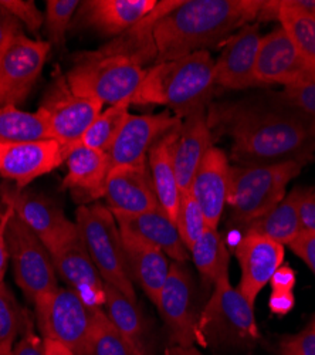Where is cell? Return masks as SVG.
<instances>
[{
  "label": "cell",
  "mask_w": 315,
  "mask_h": 355,
  "mask_svg": "<svg viewBox=\"0 0 315 355\" xmlns=\"http://www.w3.org/2000/svg\"><path fill=\"white\" fill-rule=\"evenodd\" d=\"M67 175L63 188L80 202H90L104 196L107 176L111 169L109 155L78 144L66 154Z\"/></svg>",
  "instance_id": "obj_25"
},
{
  "label": "cell",
  "mask_w": 315,
  "mask_h": 355,
  "mask_svg": "<svg viewBox=\"0 0 315 355\" xmlns=\"http://www.w3.org/2000/svg\"><path fill=\"white\" fill-rule=\"evenodd\" d=\"M269 306L274 314H289L296 306L294 293L273 290L271 295H270Z\"/></svg>",
  "instance_id": "obj_45"
},
{
  "label": "cell",
  "mask_w": 315,
  "mask_h": 355,
  "mask_svg": "<svg viewBox=\"0 0 315 355\" xmlns=\"http://www.w3.org/2000/svg\"><path fill=\"white\" fill-rule=\"evenodd\" d=\"M44 341V352L46 355H75L69 347L62 343H57L54 340L43 338Z\"/></svg>",
  "instance_id": "obj_48"
},
{
  "label": "cell",
  "mask_w": 315,
  "mask_h": 355,
  "mask_svg": "<svg viewBox=\"0 0 315 355\" xmlns=\"http://www.w3.org/2000/svg\"><path fill=\"white\" fill-rule=\"evenodd\" d=\"M266 16L277 19L294 43L309 71H315V17L296 8L291 0H273L266 5Z\"/></svg>",
  "instance_id": "obj_29"
},
{
  "label": "cell",
  "mask_w": 315,
  "mask_h": 355,
  "mask_svg": "<svg viewBox=\"0 0 315 355\" xmlns=\"http://www.w3.org/2000/svg\"><path fill=\"white\" fill-rule=\"evenodd\" d=\"M156 5V0H85L80 3L71 26L91 28L104 36H121Z\"/></svg>",
  "instance_id": "obj_20"
},
{
  "label": "cell",
  "mask_w": 315,
  "mask_h": 355,
  "mask_svg": "<svg viewBox=\"0 0 315 355\" xmlns=\"http://www.w3.org/2000/svg\"><path fill=\"white\" fill-rule=\"evenodd\" d=\"M262 37L259 26L247 24L220 44L222 53L215 60L216 85L228 90L260 87L255 80V60Z\"/></svg>",
  "instance_id": "obj_17"
},
{
  "label": "cell",
  "mask_w": 315,
  "mask_h": 355,
  "mask_svg": "<svg viewBox=\"0 0 315 355\" xmlns=\"http://www.w3.org/2000/svg\"><path fill=\"white\" fill-rule=\"evenodd\" d=\"M66 159L55 139L23 144H0V176L24 189L37 178L59 168Z\"/></svg>",
  "instance_id": "obj_16"
},
{
  "label": "cell",
  "mask_w": 315,
  "mask_h": 355,
  "mask_svg": "<svg viewBox=\"0 0 315 355\" xmlns=\"http://www.w3.org/2000/svg\"><path fill=\"white\" fill-rule=\"evenodd\" d=\"M271 288L278 291H293L296 286V272L290 266H280L270 280Z\"/></svg>",
  "instance_id": "obj_46"
},
{
  "label": "cell",
  "mask_w": 315,
  "mask_h": 355,
  "mask_svg": "<svg viewBox=\"0 0 315 355\" xmlns=\"http://www.w3.org/2000/svg\"><path fill=\"white\" fill-rule=\"evenodd\" d=\"M0 2L30 32L37 33L44 26V15L33 0H0Z\"/></svg>",
  "instance_id": "obj_39"
},
{
  "label": "cell",
  "mask_w": 315,
  "mask_h": 355,
  "mask_svg": "<svg viewBox=\"0 0 315 355\" xmlns=\"http://www.w3.org/2000/svg\"><path fill=\"white\" fill-rule=\"evenodd\" d=\"M281 355H315V325L296 336H289L281 340L278 345Z\"/></svg>",
  "instance_id": "obj_40"
},
{
  "label": "cell",
  "mask_w": 315,
  "mask_h": 355,
  "mask_svg": "<svg viewBox=\"0 0 315 355\" xmlns=\"http://www.w3.org/2000/svg\"><path fill=\"white\" fill-rule=\"evenodd\" d=\"M178 127L161 137L148 153V168L159 206L174 222L177 220L181 199V189L174 162V145Z\"/></svg>",
  "instance_id": "obj_27"
},
{
  "label": "cell",
  "mask_w": 315,
  "mask_h": 355,
  "mask_svg": "<svg viewBox=\"0 0 315 355\" xmlns=\"http://www.w3.org/2000/svg\"><path fill=\"white\" fill-rule=\"evenodd\" d=\"M304 162L260 166H232V184L227 205L232 222L247 226L263 216L285 196V188L301 172Z\"/></svg>",
  "instance_id": "obj_7"
},
{
  "label": "cell",
  "mask_w": 315,
  "mask_h": 355,
  "mask_svg": "<svg viewBox=\"0 0 315 355\" xmlns=\"http://www.w3.org/2000/svg\"><path fill=\"white\" fill-rule=\"evenodd\" d=\"M57 277L75 290L93 309L105 304V283L75 227L48 249Z\"/></svg>",
  "instance_id": "obj_13"
},
{
  "label": "cell",
  "mask_w": 315,
  "mask_h": 355,
  "mask_svg": "<svg viewBox=\"0 0 315 355\" xmlns=\"http://www.w3.org/2000/svg\"><path fill=\"white\" fill-rule=\"evenodd\" d=\"M78 0H47L44 13V31L50 46L63 47L66 33L73 24L74 16L80 8Z\"/></svg>",
  "instance_id": "obj_36"
},
{
  "label": "cell",
  "mask_w": 315,
  "mask_h": 355,
  "mask_svg": "<svg viewBox=\"0 0 315 355\" xmlns=\"http://www.w3.org/2000/svg\"><path fill=\"white\" fill-rule=\"evenodd\" d=\"M121 236L132 283L142 288L147 297L156 306L162 287L169 276V257L155 246L129 236Z\"/></svg>",
  "instance_id": "obj_26"
},
{
  "label": "cell",
  "mask_w": 315,
  "mask_h": 355,
  "mask_svg": "<svg viewBox=\"0 0 315 355\" xmlns=\"http://www.w3.org/2000/svg\"><path fill=\"white\" fill-rule=\"evenodd\" d=\"M213 293L199 314L200 344L213 347H251L260 338L254 318V306L224 277L213 286Z\"/></svg>",
  "instance_id": "obj_6"
},
{
  "label": "cell",
  "mask_w": 315,
  "mask_h": 355,
  "mask_svg": "<svg viewBox=\"0 0 315 355\" xmlns=\"http://www.w3.org/2000/svg\"><path fill=\"white\" fill-rule=\"evenodd\" d=\"M0 195L8 208L37 236L47 250L77 227L53 200L33 191L3 185Z\"/></svg>",
  "instance_id": "obj_14"
},
{
  "label": "cell",
  "mask_w": 315,
  "mask_h": 355,
  "mask_svg": "<svg viewBox=\"0 0 315 355\" xmlns=\"http://www.w3.org/2000/svg\"><path fill=\"white\" fill-rule=\"evenodd\" d=\"M145 67L125 55L85 53L67 71L66 81L74 94L102 104L131 103L147 74Z\"/></svg>",
  "instance_id": "obj_4"
},
{
  "label": "cell",
  "mask_w": 315,
  "mask_h": 355,
  "mask_svg": "<svg viewBox=\"0 0 315 355\" xmlns=\"http://www.w3.org/2000/svg\"><path fill=\"white\" fill-rule=\"evenodd\" d=\"M208 123L212 132L232 138V158L239 166L307 164L315 153V118L277 94L215 104Z\"/></svg>",
  "instance_id": "obj_2"
},
{
  "label": "cell",
  "mask_w": 315,
  "mask_h": 355,
  "mask_svg": "<svg viewBox=\"0 0 315 355\" xmlns=\"http://www.w3.org/2000/svg\"><path fill=\"white\" fill-rule=\"evenodd\" d=\"M53 139L46 118L37 110L26 112L17 107L0 108V144H23Z\"/></svg>",
  "instance_id": "obj_32"
},
{
  "label": "cell",
  "mask_w": 315,
  "mask_h": 355,
  "mask_svg": "<svg viewBox=\"0 0 315 355\" xmlns=\"http://www.w3.org/2000/svg\"><path fill=\"white\" fill-rule=\"evenodd\" d=\"M105 314L128 344L132 355H151L142 311L118 288L105 284Z\"/></svg>",
  "instance_id": "obj_28"
},
{
  "label": "cell",
  "mask_w": 315,
  "mask_h": 355,
  "mask_svg": "<svg viewBox=\"0 0 315 355\" xmlns=\"http://www.w3.org/2000/svg\"><path fill=\"white\" fill-rule=\"evenodd\" d=\"M235 254L242 269L237 288L254 306L257 295L282 264L284 246L264 236L244 233L235 248Z\"/></svg>",
  "instance_id": "obj_19"
},
{
  "label": "cell",
  "mask_w": 315,
  "mask_h": 355,
  "mask_svg": "<svg viewBox=\"0 0 315 355\" xmlns=\"http://www.w3.org/2000/svg\"><path fill=\"white\" fill-rule=\"evenodd\" d=\"M213 146V132L206 110H199L181 121L174 145V162L181 193L190 192L193 178Z\"/></svg>",
  "instance_id": "obj_23"
},
{
  "label": "cell",
  "mask_w": 315,
  "mask_h": 355,
  "mask_svg": "<svg viewBox=\"0 0 315 355\" xmlns=\"http://www.w3.org/2000/svg\"><path fill=\"white\" fill-rule=\"evenodd\" d=\"M289 248L308 266L315 276V233L303 230Z\"/></svg>",
  "instance_id": "obj_43"
},
{
  "label": "cell",
  "mask_w": 315,
  "mask_h": 355,
  "mask_svg": "<svg viewBox=\"0 0 315 355\" xmlns=\"http://www.w3.org/2000/svg\"><path fill=\"white\" fill-rule=\"evenodd\" d=\"M159 315L174 345L200 344L195 302V282L185 263L170 261V270L156 303Z\"/></svg>",
  "instance_id": "obj_11"
},
{
  "label": "cell",
  "mask_w": 315,
  "mask_h": 355,
  "mask_svg": "<svg viewBox=\"0 0 315 355\" xmlns=\"http://www.w3.org/2000/svg\"><path fill=\"white\" fill-rule=\"evenodd\" d=\"M195 268L208 283L216 284L228 277L231 254L217 229L208 227L189 250Z\"/></svg>",
  "instance_id": "obj_31"
},
{
  "label": "cell",
  "mask_w": 315,
  "mask_h": 355,
  "mask_svg": "<svg viewBox=\"0 0 315 355\" xmlns=\"http://www.w3.org/2000/svg\"><path fill=\"white\" fill-rule=\"evenodd\" d=\"M12 355H46L44 341L28 331L19 343H16Z\"/></svg>",
  "instance_id": "obj_44"
},
{
  "label": "cell",
  "mask_w": 315,
  "mask_h": 355,
  "mask_svg": "<svg viewBox=\"0 0 315 355\" xmlns=\"http://www.w3.org/2000/svg\"><path fill=\"white\" fill-rule=\"evenodd\" d=\"M84 355H132L125 340L101 309L96 311Z\"/></svg>",
  "instance_id": "obj_34"
},
{
  "label": "cell",
  "mask_w": 315,
  "mask_h": 355,
  "mask_svg": "<svg viewBox=\"0 0 315 355\" xmlns=\"http://www.w3.org/2000/svg\"><path fill=\"white\" fill-rule=\"evenodd\" d=\"M263 8L264 0H163L101 51L129 57L142 67L178 60L220 46L260 19Z\"/></svg>",
  "instance_id": "obj_1"
},
{
  "label": "cell",
  "mask_w": 315,
  "mask_h": 355,
  "mask_svg": "<svg viewBox=\"0 0 315 355\" xmlns=\"http://www.w3.org/2000/svg\"><path fill=\"white\" fill-rule=\"evenodd\" d=\"M175 223L181 234V239L188 250L192 249L195 242L209 227L202 209H200L199 203L190 192L181 193Z\"/></svg>",
  "instance_id": "obj_37"
},
{
  "label": "cell",
  "mask_w": 315,
  "mask_h": 355,
  "mask_svg": "<svg viewBox=\"0 0 315 355\" xmlns=\"http://www.w3.org/2000/svg\"><path fill=\"white\" fill-rule=\"evenodd\" d=\"M284 103L315 118V71H307L277 94Z\"/></svg>",
  "instance_id": "obj_38"
},
{
  "label": "cell",
  "mask_w": 315,
  "mask_h": 355,
  "mask_svg": "<svg viewBox=\"0 0 315 355\" xmlns=\"http://www.w3.org/2000/svg\"><path fill=\"white\" fill-rule=\"evenodd\" d=\"M181 121L170 111L129 115L108 153L111 168L148 165V153L152 145L166 132L177 128Z\"/></svg>",
  "instance_id": "obj_15"
},
{
  "label": "cell",
  "mask_w": 315,
  "mask_h": 355,
  "mask_svg": "<svg viewBox=\"0 0 315 355\" xmlns=\"http://www.w3.org/2000/svg\"><path fill=\"white\" fill-rule=\"evenodd\" d=\"M298 218L304 232L315 233V188L300 187Z\"/></svg>",
  "instance_id": "obj_41"
},
{
  "label": "cell",
  "mask_w": 315,
  "mask_h": 355,
  "mask_svg": "<svg viewBox=\"0 0 315 355\" xmlns=\"http://www.w3.org/2000/svg\"><path fill=\"white\" fill-rule=\"evenodd\" d=\"M216 87L215 60L209 51H197L150 67L132 105H163L183 120L199 110H206Z\"/></svg>",
  "instance_id": "obj_3"
},
{
  "label": "cell",
  "mask_w": 315,
  "mask_h": 355,
  "mask_svg": "<svg viewBox=\"0 0 315 355\" xmlns=\"http://www.w3.org/2000/svg\"><path fill=\"white\" fill-rule=\"evenodd\" d=\"M129 107L131 103H123L101 111L90 128L82 135L80 144L108 154L131 115Z\"/></svg>",
  "instance_id": "obj_33"
},
{
  "label": "cell",
  "mask_w": 315,
  "mask_h": 355,
  "mask_svg": "<svg viewBox=\"0 0 315 355\" xmlns=\"http://www.w3.org/2000/svg\"><path fill=\"white\" fill-rule=\"evenodd\" d=\"M23 324V311L5 282L0 283V355H12Z\"/></svg>",
  "instance_id": "obj_35"
},
{
  "label": "cell",
  "mask_w": 315,
  "mask_h": 355,
  "mask_svg": "<svg viewBox=\"0 0 315 355\" xmlns=\"http://www.w3.org/2000/svg\"><path fill=\"white\" fill-rule=\"evenodd\" d=\"M102 198L114 215H138L161 208L148 165L111 168Z\"/></svg>",
  "instance_id": "obj_18"
},
{
  "label": "cell",
  "mask_w": 315,
  "mask_h": 355,
  "mask_svg": "<svg viewBox=\"0 0 315 355\" xmlns=\"http://www.w3.org/2000/svg\"><path fill=\"white\" fill-rule=\"evenodd\" d=\"M5 227H6V215H3L2 219H0V283L3 282V277L6 275L8 260H9V253H8L6 239H5Z\"/></svg>",
  "instance_id": "obj_47"
},
{
  "label": "cell",
  "mask_w": 315,
  "mask_h": 355,
  "mask_svg": "<svg viewBox=\"0 0 315 355\" xmlns=\"http://www.w3.org/2000/svg\"><path fill=\"white\" fill-rule=\"evenodd\" d=\"M166 354L168 355H202L196 347H181V345H172Z\"/></svg>",
  "instance_id": "obj_49"
},
{
  "label": "cell",
  "mask_w": 315,
  "mask_h": 355,
  "mask_svg": "<svg viewBox=\"0 0 315 355\" xmlns=\"http://www.w3.org/2000/svg\"><path fill=\"white\" fill-rule=\"evenodd\" d=\"M312 325H315V318H314V321H312Z\"/></svg>",
  "instance_id": "obj_50"
},
{
  "label": "cell",
  "mask_w": 315,
  "mask_h": 355,
  "mask_svg": "<svg viewBox=\"0 0 315 355\" xmlns=\"http://www.w3.org/2000/svg\"><path fill=\"white\" fill-rule=\"evenodd\" d=\"M307 71L309 70L281 26L262 37L255 60V80L260 87L271 84L287 87Z\"/></svg>",
  "instance_id": "obj_22"
},
{
  "label": "cell",
  "mask_w": 315,
  "mask_h": 355,
  "mask_svg": "<svg viewBox=\"0 0 315 355\" xmlns=\"http://www.w3.org/2000/svg\"><path fill=\"white\" fill-rule=\"evenodd\" d=\"M5 239L13 266L15 282L32 303L40 295L59 288L57 273L47 248L6 206Z\"/></svg>",
  "instance_id": "obj_9"
},
{
  "label": "cell",
  "mask_w": 315,
  "mask_h": 355,
  "mask_svg": "<svg viewBox=\"0 0 315 355\" xmlns=\"http://www.w3.org/2000/svg\"><path fill=\"white\" fill-rule=\"evenodd\" d=\"M20 35L21 23L0 2V54Z\"/></svg>",
  "instance_id": "obj_42"
},
{
  "label": "cell",
  "mask_w": 315,
  "mask_h": 355,
  "mask_svg": "<svg viewBox=\"0 0 315 355\" xmlns=\"http://www.w3.org/2000/svg\"><path fill=\"white\" fill-rule=\"evenodd\" d=\"M102 103L74 94L66 81V77L57 78L48 88L39 111L46 118L53 139L63 148L64 155L77 146L102 111Z\"/></svg>",
  "instance_id": "obj_10"
},
{
  "label": "cell",
  "mask_w": 315,
  "mask_h": 355,
  "mask_svg": "<svg viewBox=\"0 0 315 355\" xmlns=\"http://www.w3.org/2000/svg\"><path fill=\"white\" fill-rule=\"evenodd\" d=\"M232 184V166L226 153L212 146L200 164L190 187V193L202 209L208 226L217 229Z\"/></svg>",
  "instance_id": "obj_21"
},
{
  "label": "cell",
  "mask_w": 315,
  "mask_h": 355,
  "mask_svg": "<svg viewBox=\"0 0 315 355\" xmlns=\"http://www.w3.org/2000/svg\"><path fill=\"white\" fill-rule=\"evenodd\" d=\"M114 216L117 219L121 234L158 248L172 261L185 263L189 259V250L181 239L175 222L170 220L161 208L138 215Z\"/></svg>",
  "instance_id": "obj_24"
},
{
  "label": "cell",
  "mask_w": 315,
  "mask_h": 355,
  "mask_svg": "<svg viewBox=\"0 0 315 355\" xmlns=\"http://www.w3.org/2000/svg\"><path fill=\"white\" fill-rule=\"evenodd\" d=\"M75 225L90 257L105 284L118 288L136 303L135 286L129 277L121 230L116 216L102 205H81Z\"/></svg>",
  "instance_id": "obj_5"
},
{
  "label": "cell",
  "mask_w": 315,
  "mask_h": 355,
  "mask_svg": "<svg viewBox=\"0 0 315 355\" xmlns=\"http://www.w3.org/2000/svg\"><path fill=\"white\" fill-rule=\"evenodd\" d=\"M50 49L48 42L20 35L0 54V108L24 103L42 74Z\"/></svg>",
  "instance_id": "obj_12"
},
{
  "label": "cell",
  "mask_w": 315,
  "mask_h": 355,
  "mask_svg": "<svg viewBox=\"0 0 315 355\" xmlns=\"http://www.w3.org/2000/svg\"><path fill=\"white\" fill-rule=\"evenodd\" d=\"M300 187L285 195L273 209L244 227V233L259 234L282 246L290 245L303 232L298 218Z\"/></svg>",
  "instance_id": "obj_30"
},
{
  "label": "cell",
  "mask_w": 315,
  "mask_h": 355,
  "mask_svg": "<svg viewBox=\"0 0 315 355\" xmlns=\"http://www.w3.org/2000/svg\"><path fill=\"white\" fill-rule=\"evenodd\" d=\"M33 304L43 338L62 343L75 355H84L98 309L90 307L70 287L48 291Z\"/></svg>",
  "instance_id": "obj_8"
}]
</instances>
